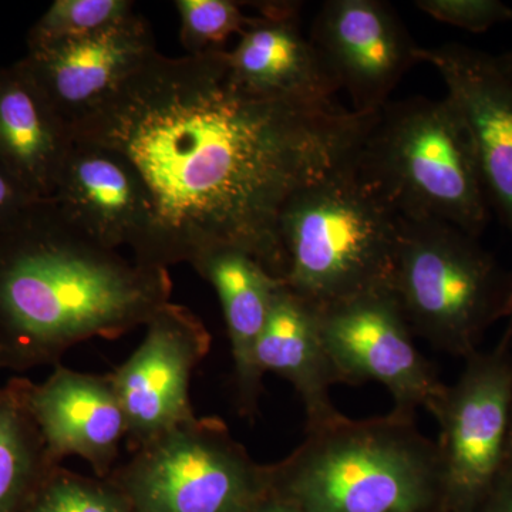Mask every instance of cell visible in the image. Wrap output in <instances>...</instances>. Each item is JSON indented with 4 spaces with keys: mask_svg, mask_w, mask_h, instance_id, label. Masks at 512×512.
<instances>
[{
    "mask_svg": "<svg viewBox=\"0 0 512 512\" xmlns=\"http://www.w3.org/2000/svg\"><path fill=\"white\" fill-rule=\"evenodd\" d=\"M375 116L251 93L227 50L156 52L73 137L113 148L146 185L151 227L134 259L168 269L229 245L284 281L286 202L355 158Z\"/></svg>",
    "mask_w": 512,
    "mask_h": 512,
    "instance_id": "6da1fadb",
    "label": "cell"
},
{
    "mask_svg": "<svg viewBox=\"0 0 512 512\" xmlns=\"http://www.w3.org/2000/svg\"><path fill=\"white\" fill-rule=\"evenodd\" d=\"M168 269L126 258L40 201L0 232V346L6 367L56 363L90 339H117L170 302Z\"/></svg>",
    "mask_w": 512,
    "mask_h": 512,
    "instance_id": "7a4b0ae2",
    "label": "cell"
},
{
    "mask_svg": "<svg viewBox=\"0 0 512 512\" xmlns=\"http://www.w3.org/2000/svg\"><path fill=\"white\" fill-rule=\"evenodd\" d=\"M416 416L345 417L269 464L271 491L302 512H446L436 441Z\"/></svg>",
    "mask_w": 512,
    "mask_h": 512,
    "instance_id": "3957f363",
    "label": "cell"
},
{
    "mask_svg": "<svg viewBox=\"0 0 512 512\" xmlns=\"http://www.w3.org/2000/svg\"><path fill=\"white\" fill-rule=\"evenodd\" d=\"M352 158L286 202L284 284L313 305L393 289L399 214Z\"/></svg>",
    "mask_w": 512,
    "mask_h": 512,
    "instance_id": "277c9868",
    "label": "cell"
},
{
    "mask_svg": "<svg viewBox=\"0 0 512 512\" xmlns=\"http://www.w3.org/2000/svg\"><path fill=\"white\" fill-rule=\"evenodd\" d=\"M357 163L399 217L446 222L476 238L487 227L490 204L473 140L447 96L389 101Z\"/></svg>",
    "mask_w": 512,
    "mask_h": 512,
    "instance_id": "5b68a950",
    "label": "cell"
},
{
    "mask_svg": "<svg viewBox=\"0 0 512 512\" xmlns=\"http://www.w3.org/2000/svg\"><path fill=\"white\" fill-rule=\"evenodd\" d=\"M393 292L413 335L463 359L512 319V272L446 222L399 217Z\"/></svg>",
    "mask_w": 512,
    "mask_h": 512,
    "instance_id": "8992f818",
    "label": "cell"
},
{
    "mask_svg": "<svg viewBox=\"0 0 512 512\" xmlns=\"http://www.w3.org/2000/svg\"><path fill=\"white\" fill-rule=\"evenodd\" d=\"M134 512H252L271 491L256 463L218 417H194L136 448L107 477Z\"/></svg>",
    "mask_w": 512,
    "mask_h": 512,
    "instance_id": "52a82bcc",
    "label": "cell"
},
{
    "mask_svg": "<svg viewBox=\"0 0 512 512\" xmlns=\"http://www.w3.org/2000/svg\"><path fill=\"white\" fill-rule=\"evenodd\" d=\"M433 416L440 427L446 512H476L507 460L512 419V319L490 350L468 356Z\"/></svg>",
    "mask_w": 512,
    "mask_h": 512,
    "instance_id": "ba28073f",
    "label": "cell"
},
{
    "mask_svg": "<svg viewBox=\"0 0 512 512\" xmlns=\"http://www.w3.org/2000/svg\"><path fill=\"white\" fill-rule=\"evenodd\" d=\"M320 335L338 383L376 382L392 394L394 412L434 414L447 386L414 345L393 289L316 306Z\"/></svg>",
    "mask_w": 512,
    "mask_h": 512,
    "instance_id": "9c48e42d",
    "label": "cell"
},
{
    "mask_svg": "<svg viewBox=\"0 0 512 512\" xmlns=\"http://www.w3.org/2000/svg\"><path fill=\"white\" fill-rule=\"evenodd\" d=\"M144 326L133 355L110 373L131 451L197 417L191 377L211 349L207 326L185 306L165 303Z\"/></svg>",
    "mask_w": 512,
    "mask_h": 512,
    "instance_id": "30bf717a",
    "label": "cell"
},
{
    "mask_svg": "<svg viewBox=\"0 0 512 512\" xmlns=\"http://www.w3.org/2000/svg\"><path fill=\"white\" fill-rule=\"evenodd\" d=\"M311 40L352 111L375 114L419 63L413 42L392 6L380 0H329L313 22Z\"/></svg>",
    "mask_w": 512,
    "mask_h": 512,
    "instance_id": "8fae6325",
    "label": "cell"
},
{
    "mask_svg": "<svg viewBox=\"0 0 512 512\" xmlns=\"http://www.w3.org/2000/svg\"><path fill=\"white\" fill-rule=\"evenodd\" d=\"M143 16L82 39L28 45L22 63L70 128L96 113L156 53Z\"/></svg>",
    "mask_w": 512,
    "mask_h": 512,
    "instance_id": "7c38bea8",
    "label": "cell"
},
{
    "mask_svg": "<svg viewBox=\"0 0 512 512\" xmlns=\"http://www.w3.org/2000/svg\"><path fill=\"white\" fill-rule=\"evenodd\" d=\"M446 84L447 97L463 117L494 208L512 238V79L497 56L447 43L417 52Z\"/></svg>",
    "mask_w": 512,
    "mask_h": 512,
    "instance_id": "4fadbf2b",
    "label": "cell"
},
{
    "mask_svg": "<svg viewBox=\"0 0 512 512\" xmlns=\"http://www.w3.org/2000/svg\"><path fill=\"white\" fill-rule=\"evenodd\" d=\"M53 463L80 457L107 478L119 458L127 421L110 375L57 366L45 382L12 380Z\"/></svg>",
    "mask_w": 512,
    "mask_h": 512,
    "instance_id": "5bb4252c",
    "label": "cell"
},
{
    "mask_svg": "<svg viewBox=\"0 0 512 512\" xmlns=\"http://www.w3.org/2000/svg\"><path fill=\"white\" fill-rule=\"evenodd\" d=\"M77 231L111 249L140 255L151 227L146 185L113 148L74 137L55 194L49 200Z\"/></svg>",
    "mask_w": 512,
    "mask_h": 512,
    "instance_id": "9a60e30c",
    "label": "cell"
},
{
    "mask_svg": "<svg viewBox=\"0 0 512 512\" xmlns=\"http://www.w3.org/2000/svg\"><path fill=\"white\" fill-rule=\"evenodd\" d=\"M239 36L238 45L227 50L232 76L249 92L266 99L306 106L333 104L340 87L311 37L302 35L295 3L259 6Z\"/></svg>",
    "mask_w": 512,
    "mask_h": 512,
    "instance_id": "2e32d148",
    "label": "cell"
},
{
    "mask_svg": "<svg viewBox=\"0 0 512 512\" xmlns=\"http://www.w3.org/2000/svg\"><path fill=\"white\" fill-rule=\"evenodd\" d=\"M64 123L22 60L0 69V171L29 197L55 194L73 146Z\"/></svg>",
    "mask_w": 512,
    "mask_h": 512,
    "instance_id": "e0dca14e",
    "label": "cell"
},
{
    "mask_svg": "<svg viewBox=\"0 0 512 512\" xmlns=\"http://www.w3.org/2000/svg\"><path fill=\"white\" fill-rule=\"evenodd\" d=\"M190 264L220 298L234 360L238 409L251 419L258 410L264 379L256 350L282 281L247 252L229 245L204 249Z\"/></svg>",
    "mask_w": 512,
    "mask_h": 512,
    "instance_id": "ac0fdd59",
    "label": "cell"
},
{
    "mask_svg": "<svg viewBox=\"0 0 512 512\" xmlns=\"http://www.w3.org/2000/svg\"><path fill=\"white\" fill-rule=\"evenodd\" d=\"M256 359L264 375L275 373L299 394L306 433L345 419L330 397L339 383L320 335L318 309L284 282L272 299Z\"/></svg>",
    "mask_w": 512,
    "mask_h": 512,
    "instance_id": "d6986e66",
    "label": "cell"
},
{
    "mask_svg": "<svg viewBox=\"0 0 512 512\" xmlns=\"http://www.w3.org/2000/svg\"><path fill=\"white\" fill-rule=\"evenodd\" d=\"M57 466L10 382L0 389V512H8L26 495L33 497Z\"/></svg>",
    "mask_w": 512,
    "mask_h": 512,
    "instance_id": "ffe728a7",
    "label": "cell"
},
{
    "mask_svg": "<svg viewBox=\"0 0 512 512\" xmlns=\"http://www.w3.org/2000/svg\"><path fill=\"white\" fill-rule=\"evenodd\" d=\"M133 13L130 0H56L30 30L28 45L92 36Z\"/></svg>",
    "mask_w": 512,
    "mask_h": 512,
    "instance_id": "44dd1931",
    "label": "cell"
},
{
    "mask_svg": "<svg viewBox=\"0 0 512 512\" xmlns=\"http://www.w3.org/2000/svg\"><path fill=\"white\" fill-rule=\"evenodd\" d=\"M30 512H134L107 478L92 480L57 466L33 494Z\"/></svg>",
    "mask_w": 512,
    "mask_h": 512,
    "instance_id": "7402d4cb",
    "label": "cell"
},
{
    "mask_svg": "<svg viewBox=\"0 0 512 512\" xmlns=\"http://www.w3.org/2000/svg\"><path fill=\"white\" fill-rule=\"evenodd\" d=\"M181 45L187 55L225 52L234 36L247 30L252 18L242 12L241 3L231 0H177Z\"/></svg>",
    "mask_w": 512,
    "mask_h": 512,
    "instance_id": "603a6c76",
    "label": "cell"
},
{
    "mask_svg": "<svg viewBox=\"0 0 512 512\" xmlns=\"http://www.w3.org/2000/svg\"><path fill=\"white\" fill-rule=\"evenodd\" d=\"M414 5L434 20L471 33L512 23L511 6L498 0H417Z\"/></svg>",
    "mask_w": 512,
    "mask_h": 512,
    "instance_id": "cb8c5ba5",
    "label": "cell"
},
{
    "mask_svg": "<svg viewBox=\"0 0 512 512\" xmlns=\"http://www.w3.org/2000/svg\"><path fill=\"white\" fill-rule=\"evenodd\" d=\"M8 175L0 171V232L12 227L16 221L37 204Z\"/></svg>",
    "mask_w": 512,
    "mask_h": 512,
    "instance_id": "d4e9b609",
    "label": "cell"
},
{
    "mask_svg": "<svg viewBox=\"0 0 512 512\" xmlns=\"http://www.w3.org/2000/svg\"><path fill=\"white\" fill-rule=\"evenodd\" d=\"M476 512H512V458L507 457L497 480Z\"/></svg>",
    "mask_w": 512,
    "mask_h": 512,
    "instance_id": "484cf974",
    "label": "cell"
},
{
    "mask_svg": "<svg viewBox=\"0 0 512 512\" xmlns=\"http://www.w3.org/2000/svg\"><path fill=\"white\" fill-rule=\"evenodd\" d=\"M252 512H302L291 501L275 494L274 491H269L264 500L261 501Z\"/></svg>",
    "mask_w": 512,
    "mask_h": 512,
    "instance_id": "4316f807",
    "label": "cell"
},
{
    "mask_svg": "<svg viewBox=\"0 0 512 512\" xmlns=\"http://www.w3.org/2000/svg\"><path fill=\"white\" fill-rule=\"evenodd\" d=\"M498 62H500L501 67L505 70V73L512 79V50L507 53H503V55L497 56Z\"/></svg>",
    "mask_w": 512,
    "mask_h": 512,
    "instance_id": "83f0119b",
    "label": "cell"
},
{
    "mask_svg": "<svg viewBox=\"0 0 512 512\" xmlns=\"http://www.w3.org/2000/svg\"><path fill=\"white\" fill-rule=\"evenodd\" d=\"M507 457L512 458V419H511L510 439H508Z\"/></svg>",
    "mask_w": 512,
    "mask_h": 512,
    "instance_id": "f1b7e54d",
    "label": "cell"
},
{
    "mask_svg": "<svg viewBox=\"0 0 512 512\" xmlns=\"http://www.w3.org/2000/svg\"><path fill=\"white\" fill-rule=\"evenodd\" d=\"M0 367H6L5 355H3L2 346H0Z\"/></svg>",
    "mask_w": 512,
    "mask_h": 512,
    "instance_id": "f546056e",
    "label": "cell"
}]
</instances>
